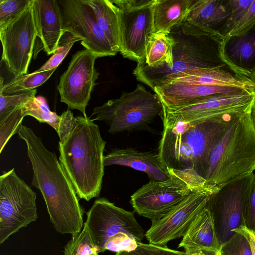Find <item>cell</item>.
I'll return each mask as SVG.
<instances>
[{
    "instance_id": "obj_1",
    "label": "cell",
    "mask_w": 255,
    "mask_h": 255,
    "mask_svg": "<svg viewBox=\"0 0 255 255\" xmlns=\"http://www.w3.org/2000/svg\"><path fill=\"white\" fill-rule=\"evenodd\" d=\"M17 133L26 144L33 170L32 185L41 192L56 231L62 234L79 233L84 227V209L56 155L30 128L22 124Z\"/></svg>"
},
{
    "instance_id": "obj_2",
    "label": "cell",
    "mask_w": 255,
    "mask_h": 255,
    "mask_svg": "<svg viewBox=\"0 0 255 255\" xmlns=\"http://www.w3.org/2000/svg\"><path fill=\"white\" fill-rule=\"evenodd\" d=\"M245 113L164 126L158 152L162 164L170 169L193 170L205 179L212 151L235 118Z\"/></svg>"
},
{
    "instance_id": "obj_3",
    "label": "cell",
    "mask_w": 255,
    "mask_h": 255,
    "mask_svg": "<svg viewBox=\"0 0 255 255\" xmlns=\"http://www.w3.org/2000/svg\"><path fill=\"white\" fill-rule=\"evenodd\" d=\"M93 121L76 117L73 128L59 142L60 162L78 197L87 201L100 194L104 175L106 142Z\"/></svg>"
},
{
    "instance_id": "obj_4",
    "label": "cell",
    "mask_w": 255,
    "mask_h": 255,
    "mask_svg": "<svg viewBox=\"0 0 255 255\" xmlns=\"http://www.w3.org/2000/svg\"><path fill=\"white\" fill-rule=\"evenodd\" d=\"M174 39L173 63L170 67L150 68L136 66L133 74L137 81L152 90L178 75L194 69L229 66L224 60L222 47L224 37L198 29L185 20L169 33ZM230 67V66H229Z\"/></svg>"
},
{
    "instance_id": "obj_5",
    "label": "cell",
    "mask_w": 255,
    "mask_h": 255,
    "mask_svg": "<svg viewBox=\"0 0 255 255\" xmlns=\"http://www.w3.org/2000/svg\"><path fill=\"white\" fill-rule=\"evenodd\" d=\"M250 111L235 118L213 148L206 185L219 188L255 170V127Z\"/></svg>"
},
{
    "instance_id": "obj_6",
    "label": "cell",
    "mask_w": 255,
    "mask_h": 255,
    "mask_svg": "<svg viewBox=\"0 0 255 255\" xmlns=\"http://www.w3.org/2000/svg\"><path fill=\"white\" fill-rule=\"evenodd\" d=\"M167 168L170 172L168 179L149 181L130 197L134 211L152 223L163 217L191 192L206 185L205 179L193 170Z\"/></svg>"
},
{
    "instance_id": "obj_7",
    "label": "cell",
    "mask_w": 255,
    "mask_h": 255,
    "mask_svg": "<svg viewBox=\"0 0 255 255\" xmlns=\"http://www.w3.org/2000/svg\"><path fill=\"white\" fill-rule=\"evenodd\" d=\"M163 107L156 94H152L141 84L131 92H123L118 99L108 100L95 107L93 120L103 121L111 133L149 129L157 116H162Z\"/></svg>"
},
{
    "instance_id": "obj_8",
    "label": "cell",
    "mask_w": 255,
    "mask_h": 255,
    "mask_svg": "<svg viewBox=\"0 0 255 255\" xmlns=\"http://www.w3.org/2000/svg\"><path fill=\"white\" fill-rule=\"evenodd\" d=\"M36 193L14 168L0 177V244L38 218Z\"/></svg>"
},
{
    "instance_id": "obj_9",
    "label": "cell",
    "mask_w": 255,
    "mask_h": 255,
    "mask_svg": "<svg viewBox=\"0 0 255 255\" xmlns=\"http://www.w3.org/2000/svg\"><path fill=\"white\" fill-rule=\"evenodd\" d=\"M255 177L253 172L223 184L208 201L220 246L235 235L234 230L245 226V208Z\"/></svg>"
},
{
    "instance_id": "obj_10",
    "label": "cell",
    "mask_w": 255,
    "mask_h": 255,
    "mask_svg": "<svg viewBox=\"0 0 255 255\" xmlns=\"http://www.w3.org/2000/svg\"><path fill=\"white\" fill-rule=\"evenodd\" d=\"M37 37L33 0L18 15L0 25L1 62L14 76L27 74Z\"/></svg>"
},
{
    "instance_id": "obj_11",
    "label": "cell",
    "mask_w": 255,
    "mask_h": 255,
    "mask_svg": "<svg viewBox=\"0 0 255 255\" xmlns=\"http://www.w3.org/2000/svg\"><path fill=\"white\" fill-rule=\"evenodd\" d=\"M98 252H104L106 243L128 234L141 243L145 234L133 212L116 206L106 198L96 199L87 213L84 223Z\"/></svg>"
},
{
    "instance_id": "obj_12",
    "label": "cell",
    "mask_w": 255,
    "mask_h": 255,
    "mask_svg": "<svg viewBox=\"0 0 255 255\" xmlns=\"http://www.w3.org/2000/svg\"><path fill=\"white\" fill-rule=\"evenodd\" d=\"M255 104V92L211 96L188 105L165 108L161 117L166 126L178 122L203 121L223 115L249 112Z\"/></svg>"
},
{
    "instance_id": "obj_13",
    "label": "cell",
    "mask_w": 255,
    "mask_h": 255,
    "mask_svg": "<svg viewBox=\"0 0 255 255\" xmlns=\"http://www.w3.org/2000/svg\"><path fill=\"white\" fill-rule=\"evenodd\" d=\"M218 189L206 185L191 192L163 217L152 223L145 234L149 243L167 246L168 242L183 237Z\"/></svg>"
},
{
    "instance_id": "obj_14",
    "label": "cell",
    "mask_w": 255,
    "mask_h": 255,
    "mask_svg": "<svg viewBox=\"0 0 255 255\" xmlns=\"http://www.w3.org/2000/svg\"><path fill=\"white\" fill-rule=\"evenodd\" d=\"M63 30L81 40V44L98 58L115 56L114 49L98 23L92 8L83 0L58 1Z\"/></svg>"
},
{
    "instance_id": "obj_15",
    "label": "cell",
    "mask_w": 255,
    "mask_h": 255,
    "mask_svg": "<svg viewBox=\"0 0 255 255\" xmlns=\"http://www.w3.org/2000/svg\"><path fill=\"white\" fill-rule=\"evenodd\" d=\"M97 58L87 49L77 51L60 76L57 86L60 101L70 110L80 111L85 118H87L86 108L100 75L95 67Z\"/></svg>"
},
{
    "instance_id": "obj_16",
    "label": "cell",
    "mask_w": 255,
    "mask_h": 255,
    "mask_svg": "<svg viewBox=\"0 0 255 255\" xmlns=\"http://www.w3.org/2000/svg\"><path fill=\"white\" fill-rule=\"evenodd\" d=\"M154 2L131 10H123L117 7L120 33V52L125 58L137 62L144 58L147 39L152 33Z\"/></svg>"
},
{
    "instance_id": "obj_17",
    "label": "cell",
    "mask_w": 255,
    "mask_h": 255,
    "mask_svg": "<svg viewBox=\"0 0 255 255\" xmlns=\"http://www.w3.org/2000/svg\"><path fill=\"white\" fill-rule=\"evenodd\" d=\"M33 13L39 38L35 59L43 50L47 55L54 54L66 32L63 30L62 18L58 1L55 0H33Z\"/></svg>"
},
{
    "instance_id": "obj_18",
    "label": "cell",
    "mask_w": 255,
    "mask_h": 255,
    "mask_svg": "<svg viewBox=\"0 0 255 255\" xmlns=\"http://www.w3.org/2000/svg\"><path fill=\"white\" fill-rule=\"evenodd\" d=\"M153 91L159 97L163 106L169 108L187 105L211 96L255 92V90L237 87L173 82L155 86Z\"/></svg>"
},
{
    "instance_id": "obj_19",
    "label": "cell",
    "mask_w": 255,
    "mask_h": 255,
    "mask_svg": "<svg viewBox=\"0 0 255 255\" xmlns=\"http://www.w3.org/2000/svg\"><path fill=\"white\" fill-rule=\"evenodd\" d=\"M231 15L230 0H195L185 20L198 29L225 37Z\"/></svg>"
},
{
    "instance_id": "obj_20",
    "label": "cell",
    "mask_w": 255,
    "mask_h": 255,
    "mask_svg": "<svg viewBox=\"0 0 255 255\" xmlns=\"http://www.w3.org/2000/svg\"><path fill=\"white\" fill-rule=\"evenodd\" d=\"M105 166L118 165L131 167L147 174L150 181L168 179L170 172L158 153L141 152L132 148H115L104 156Z\"/></svg>"
},
{
    "instance_id": "obj_21",
    "label": "cell",
    "mask_w": 255,
    "mask_h": 255,
    "mask_svg": "<svg viewBox=\"0 0 255 255\" xmlns=\"http://www.w3.org/2000/svg\"><path fill=\"white\" fill-rule=\"evenodd\" d=\"M222 54L224 61L231 68L249 78L255 68V25L242 35L225 36Z\"/></svg>"
},
{
    "instance_id": "obj_22",
    "label": "cell",
    "mask_w": 255,
    "mask_h": 255,
    "mask_svg": "<svg viewBox=\"0 0 255 255\" xmlns=\"http://www.w3.org/2000/svg\"><path fill=\"white\" fill-rule=\"evenodd\" d=\"M185 251L202 250L216 253L220 245L217 239L213 219L206 207L191 223L178 246Z\"/></svg>"
},
{
    "instance_id": "obj_23",
    "label": "cell",
    "mask_w": 255,
    "mask_h": 255,
    "mask_svg": "<svg viewBox=\"0 0 255 255\" xmlns=\"http://www.w3.org/2000/svg\"><path fill=\"white\" fill-rule=\"evenodd\" d=\"M195 0H155L152 7V33L169 34L187 17Z\"/></svg>"
},
{
    "instance_id": "obj_24",
    "label": "cell",
    "mask_w": 255,
    "mask_h": 255,
    "mask_svg": "<svg viewBox=\"0 0 255 255\" xmlns=\"http://www.w3.org/2000/svg\"><path fill=\"white\" fill-rule=\"evenodd\" d=\"M175 45L170 34L152 33L147 39L144 58L136 65L150 68L171 67Z\"/></svg>"
},
{
    "instance_id": "obj_25",
    "label": "cell",
    "mask_w": 255,
    "mask_h": 255,
    "mask_svg": "<svg viewBox=\"0 0 255 255\" xmlns=\"http://www.w3.org/2000/svg\"><path fill=\"white\" fill-rule=\"evenodd\" d=\"M93 10L106 37L118 53L121 50L118 11L111 0H83Z\"/></svg>"
},
{
    "instance_id": "obj_26",
    "label": "cell",
    "mask_w": 255,
    "mask_h": 255,
    "mask_svg": "<svg viewBox=\"0 0 255 255\" xmlns=\"http://www.w3.org/2000/svg\"><path fill=\"white\" fill-rule=\"evenodd\" d=\"M56 69L14 76L6 83H0V94H11L35 89L45 83Z\"/></svg>"
},
{
    "instance_id": "obj_27",
    "label": "cell",
    "mask_w": 255,
    "mask_h": 255,
    "mask_svg": "<svg viewBox=\"0 0 255 255\" xmlns=\"http://www.w3.org/2000/svg\"><path fill=\"white\" fill-rule=\"evenodd\" d=\"M23 105L0 115V153L10 137L17 133L23 118L26 116Z\"/></svg>"
},
{
    "instance_id": "obj_28",
    "label": "cell",
    "mask_w": 255,
    "mask_h": 255,
    "mask_svg": "<svg viewBox=\"0 0 255 255\" xmlns=\"http://www.w3.org/2000/svg\"><path fill=\"white\" fill-rule=\"evenodd\" d=\"M26 116L36 119L40 123H46L57 131L60 116L50 110L45 99L34 97L23 105Z\"/></svg>"
},
{
    "instance_id": "obj_29",
    "label": "cell",
    "mask_w": 255,
    "mask_h": 255,
    "mask_svg": "<svg viewBox=\"0 0 255 255\" xmlns=\"http://www.w3.org/2000/svg\"><path fill=\"white\" fill-rule=\"evenodd\" d=\"M98 250L87 227L79 233L72 235L71 239L64 248L63 255H92Z\"/></svg>"
},
{
    "instance_id": "obj_30",
    "label": "cell",
    "mask_w": 255,
    "mask_h": 255,
    "mask_svg": "<svg viewBox=\"0 0 255 255\" xmlns=\"http://www.w3.org/2000/svg\"><path fill=\"white\" fill-rule=\"evenodd\" d=\"M79 40H80V39L71 34L64 39L62 37L56 52L36 71L41 72L56 69L68 53L74 43Z\"/></svg>"
},
{
    "instance_id": "obj_31",
    "label": "cell",
    "mask_w": 255,
    "mask_h": 255,
    "mask_svg": "<svg viewBox=\"0 0 255 255\" xmlns=\"http://www.w3.org/2000/svg\"><path fill=\"white\" fill-rule=\"evenodd\" d=\"M218 252L220 255H252L249 242L243 235L237 232L220 246Z\"/></svg>"
},
{
    "instance_id": "obj_32",
    "label": "cell",
    "mask_w": 255,
    "mask_h": 255,
    "mask_svg": "<svg viewBox=\"0 0 255 255\" xmlns=\"http://www.w3.org/2000/svg\"><path fill=\"white\" fill-rule=\"evenodd\" d=\"M36 89L11 94H0V115L20 105H23L35 97Z\"/></svg>"
},
{
    "instance_id": "obj_33",
    "label": "cell",
    "mask_w": 255,
    "mask_h": 255,
    "mask_svg": "<svg viewBox=\"0 0 255 255\" xmlns=\"http://www.w3.org/2000/svg\"><path fill=\"white\" fill-rule=\"evenodd\" d=\"M115 255H185V253L170 249L167 246L139 243L135 250L130 252H120Z\"/></svg>"
},
{
    "instance_id": "obj_34",
    "label": "cell",
    "mask_w": 255,
    "mask_h": 255,
    "mask_svg": "<svg viewBox=\"0 0 255 255\" xmlns=\"http://www.w3.org/2000/svg\"><path fill=\"white\" fill-rule=\"evenodd\" d=\"M29 1L30 0H0V25L18 15Z\"/></svg>"
},
{
    "instance_id": "obj_35",
    "label": "cell",
    "mask_w": 255,
    "mask_h": 255,
    "mask_svg": "<svg viewBox=\"0 0 255 255\" xmlns=\"http://www.w3.org/2000/svg\"><path fill=\"white\" fill-rule=\"evenodd\" d=\"M255 25V0L240 20L226 36H239L250 30Z\"/></svg>"
},
{
    "instance_id": "obj_36",
    "label": "cell",
    "mask_w": 255,
    "mask_h": 255,
    "mask_svg": "<svg viewBox=\"0 0 255 255\" xmlns=\"http://www.w3.org/2000/svg\"><path fill=\"white\" fill-rule=\"evenodd\" d=\"M231 7V15L228 26V33L240 20L253 0H230Z\"/></svg>"
},
{
    "instance_id": "obj_37",
    "label": "cell",
    "mask_w": 255,
    "mask_h": 255,
    "mask_svg": "<svg viewBox=\"0 0 255 255\" xmlns=\"http://www.w3.org/2000/svg\"><path fill=\"white\" fill-rule=\"evenodd\" d=\"M245 223V226L255 234V177L246 203Z\"/></svg>"
},
{
    "instance_id": "obj_38",
    "label": "cell",
    "mask_w": 255,
    "mask_h": 255,
    "mask_svg": "<svg viewBox=\"0 0 255 255\" xmlns=\"http://www.w3.org/2000/svg\"><path fill=\"white\" fill-rule=\"evenodd\" d=\"M111 1L121 10H131L151 4L155 0H111Z\"/></svg>"
},
{
    "instance_id": "obj_39",
    "label": "cell",
    "mask_w": 255,
    "mask_h": 255,
    "mask_svg": "<svg viewBox=\"0 0 255 255\" xmlns=\"http://www.w3.org/2000/svg\"><path fill=\"white\" fill-rule=\"evenodd\" d=\"M233 231L243 235L247 239L250 245L252 255H255V234L246 226H242Z\"/></svg>"
},
{
    "instance_id": "obj_40",
    "label": "cell",
    "mask_w": 255,
    "mask_h": 255,
    "mask_svg": "<svg viewBox=\"0 0 255 255\" xmlns=\"http://www.w3.org/2000/svg\"><path fill=\"white\" fill-rule=\"evenodd\" d=\"M185 255H213L214 253L204 251L202 250L185 251Z\"/></svg>"
},
{
    "instance_id": "obj_41",
    "label": "cell",
    "mask_w": 255,
    "mask_h": 255,
    "mask_svg": "<svg viewBox=\"0 0 255 255\" xmlns=\"http://www.w3.org/2000/svg\"><path fill=\"white\" fill-rule=\"evenodd\" d=\"M250 116L254 126L255 127V104L252 106L251 109Z\"/></svg>"
},
{
    "instance_id": "obj_42",
    "label": "cell",
    "mask_w": 255,
    "mask_h": 255,
    "mask_svg": "<svg viewBox=\"0 0 255 255\" xmlns=\"http://www.w3.org/2000/svg\"><path fill=\"white\" fill-rule=\"evenodd\" d=\"M249 78L252 81L255 86V68L250 73Z\"/></svg>"
},
{
    "instance_id": "obj_43",
    "label": "cell",
    "mask_w": 255,
    "mask_h": 255,
    "mask_svg": "<svg viewBox=\"0 0 255 255\" xmlns=\"http://www.w3.org/2000/svg\"><path fill=\"white\" fill-rule=\"evenodd\" d=\"M213 255H220V254H219V252H218L216 253L215 254H214Z\"/></svg>"
},
{
    "instance_id": "obj_44",
    "label": "cell",
    "mask_w": 255,
    "mask_h": 255,
    "mask_svg": "<svg viewBox=\"0 0 255 255\" xmlns=\"http://www.w3.org/2000/svg\"><path fill=\"white\" fill-rule=\"evenodd\" d=\"M92 255H98V253H95L93 254H92Z\"/></svg>"
}]
</instances>
